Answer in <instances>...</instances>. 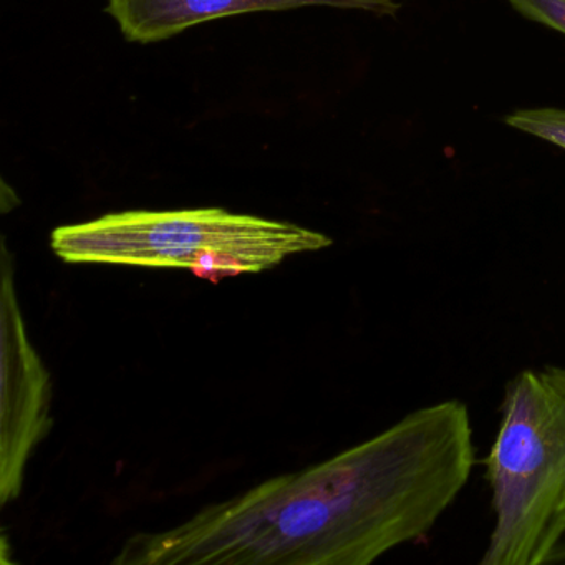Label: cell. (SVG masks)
Returning <instances> with one entry per match:
<instances>
[{
	"label": "cell",
	"instance_id": "2",
	"mask_svg": "<svg viewBox=\"0 0 565 565\" xmlns=\"http://www.w3.org/2000/svg\"><path fill=\"white\" fill-rule=\"evenodd\" d=\"M488 481L494 525L481 564H548L565 519V366L508 383Z\"/></svg>",
	"mask_w": 565,
	"mask_h": 565
},
{
	"label": "cell",
	"instance_id": "7",
	"mask_svg": "<svg viewBox=\"0 0 565 565\" xmlns=\"http://www.w3.org/2000/svg\"><path fill=\"white\" fill-rule=\"evenodd\" d=\"M529 21L554 29L565 35V0H508Z\"/></svg>",
	"mask_w": 565,
	"mask_h": 565
},
{
	"label": "cell",
	"instance_id": "3",
	"mask_svg": "<svg viewBox=\"0 0 565 565\" xmlns=\"http://www.w3.org/2000/svg\"><path fill=\"white\" fill-rule=\"evenodd\" d=\"M332 243L297 224L220 207L107 214L57 227L51 236L52 249L65 263L188 267L211 280L260 273Z\"/></svg>",
	"mask_w": 565,
	"mask_h": 565
},
{
	"label": "cell",
	"instance_id": "6",
	"mask_svg": "<svg viewBox=\"0 0 565 565\" xmlns=\"http://www.w3.org/2000/svg\"><path fill=\"white\" fill-rule=\"evenodd\" d=\"M505 125L532 137L548 141L565 150V110L561 108H531L505 117Z\"/></svg>",
	"mask_w": 565,
	"mask_h": 565
},
{
	"label": "cell",
	"instance_id": "4",
	"mask_svg": "<svg viewBox=\"0 0 565 565\" xmlns=\"http://www.w3.org/2000/svg\"><path fill=\"white\" fill-rule=\"evenodd\" d=\"M2 415H0V502L14 501L25 466L52 426L51 376L29 342L15 292L14 263L2 246Z\"/></svg>",
	"mask_w": 565,
	"mask_h": 565
},
{
	"label": "cell",
	"instance_id": "1",
	"mask_svg": "<svg viewBox=\"0 0 565 565\" xmlns=\"http://www.w3.org/2000/svg\"><path fill=\"white\" fill-rule=\"evenodd\" d=\"M475 458L468 406H423L320 465L207 505L177 527L134 535L114 562L369 565L431 532Z\"/></svg>",
	"mask_w": 565,
	"mask_h": 565
},
{
	"label": "cell",
	"instance_id": "5",
	"mask_svg": "<svg viewBox=\"0 0 565 565\" xmlns=\"http://www.w3.org/2000/svg\"><path fill=\"white\" fill-rule=\"evenodd\" d=\"M332 8L393 18L399 0H107L105 12L134 44H157L204 22L256 12Z\"/></svg>",
	"mask_w": 565,
	"mask_h": 565
},
{
	"label": "cell",
	"instance_id": "8",
	"mask_svg": "<svg viewBox=\"0 0 565 565\" xmlns=\"http://www.w3.org/2000/svg\"><path fill=\"white\" fill-rule=\"evenodd\" d=\"M548 564H565V519L564 529H562L557 545H555L554 552H552L551 558H548Z\"/></svg>",
	"mask_w": 565,
	"mask_h": 565
}]
</instances>
